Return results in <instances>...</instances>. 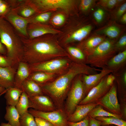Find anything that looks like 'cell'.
I'll list each match as a JSON object with an SVG mask.
<instances>
[{
    "mask_svg": "<svg viewBox=\"0 0 126 126\" xmlns=\"http://www.w3.org/2000/svg\"><path fill=\"white\" fill-rule=\"evenodd\" d=\"M100 69L72 62L68 70L50 82L39 85L44 94L49 97L57 109H63L65 101L73 80L80 74H95Z\"/></svg>",
    "mask_w": 126,
    "mask_h": 126,
    "instance_id": "cell-1",
    "label": "cell"
},
{
    "mask_svg": "<svg viewBox=\"0 0 126 126\" xmlns=\"http://www.w3.org/2000/svg\"><path fill=\"white\" fill-rule=\"evenodd\" d=\"M21 37L24 49L22 61L29 64L60 57H68L59 42L45 35L32 39Z\"/></svg>",
    "mask_w": 126,
    "mask_h": 126,
    "instance_id": "cell-2",
    "label": "cell"
},
{
    "mask_svg": "<svg viewBox=\"0 0 126 126\" xmlns=\"http://www.w3.org/2000/svg\"><path fill=\"white\" fill-rule=\"evenodd\" d=\"M0 39L7 50L6 56L17 68L22 61L24 49L21 36L6 20L0 18Z\"/></svg>",
    "mask_w": 126,
    "mask_h": 126,
    "instance_id": "cell-3",
    "label": "cell"
},
{
    "mask_svg": "<svg viewBox=\"0 0 126 126\" xmlns=\"http://www.w3.org/2000/svg\"><path fill=\"white\" fill-rule=\"evenodd\" d=\"M115 43L114 41L105 39L87 57V64L101 69L105 67L109 61L117 53L114 48Z\"/></svg>",
    "mask_w": 126,
    "mask_h": 126,
    "instance_id": "cell-4",
    "label": "cell"
},
{
    "mask_svg": "<svg viewBox=\"0 0 126 126\" xmlns=\"http://www.w3.org/2000/svg\"><path fill=\"white\" fill-rule=\"evenodd\" d=\"M72 63L68 57L64 56L29 65L31 73L42 71L60 75L68 70Z\"/></svg>",
    "mask_w": 126,
    "mask_h": 126,
    "instance_id": "cell-5",
    "label": "cell"
},
{
    "mask_svg": "<svg viewBox=\"0 0 126 126\" xmlns=\"http://www.w3.org/2000/svg\"><path fill=\"white\" fill-rule=\"evenodd\" d=\"M82 74L77 75L74 79L65 101L64 110L67 117L73 112L85 94Z\"/></svg>",
    "mask_w": 126,
    "mask_h": 126,
    "instance_id": "cell-6",
    "label": "cell"
},
{
    "mask_svg": "<svg viewBox=\"0 0 126 126\" xmlns=\"http://www.w3.org/2000/svg\"><path fill=\"white\" fill-rule=\"evenodd\" d=\"M25 2L37 13L58 8L68 11L72 7L74 3L73 0H26Z\"/></svg>",
    "mask_w": 126,
    "mask_h": 126,
    "instance_id": "cell-7",
    "label": "cell"
},
{
    "mask_svg": "<svg viewBox=\"0 0 126 126\" xmlns=\"http://www.w3.org/2000/svg\"><path fill=\"white\" fill-rule=\"evenodd\" d=\"M28 112L34 117L45 119L54 126H69L67 117L63 109H57L52 111L44 112L30 108Z\"/></svg>",
    "mask_w": 126,
    "mask_h": 126,
    "instance_id": "cell-8",
    "label": "cell"
},
{
    "mask_svg": "<svg viewBox=\"0 0 126 126\" xmlns=\"http://www.w3.org/2000/svg\"><path fill=\"white\" fill-rule=\"evenodd\" d=\"M29 107L44 112L52 111L57 109L51 98L47 96L41 94L28 97Z\"/></svg>",
    "mask_w": 126,
    "mask_h": 126,
    "instance_id": "cell-9",
    "label": "cell"
},
{
    "mask_svg": "<svg viewBox=\"0 0 126 126\" xmlns=\"http://www.w3.org/2000/svg\"><path fill=\"white\" fill-rule=\"evenodd\" d=\"M4 19L12 26L21 36L28 38L27 29L29 23L27 18L20 16L12 10Z\"/></svg>",
    "mask_w": 126,
    "mask_h": 126,
    "instance_id": "cell-10",
    "label": "cell"
},
{
    "mask_svg": "<svg viewBox=\"0 0 126 126\" xmlns=\"http://www.w3.org/2000/svg\"><path fill=\"white\" fill-rule=\"evenodd\" d=\"M107 76L103 78L97 85L89 91L86 96L82 99L78 105L90 103L105 94L108 91L111 87L107 86L106 84V80Z\"/></svg>",
    "mask_w": 126,
    "mask_h": 126,
    "instance_id": "cell-11",
    "label": "cell"
},
{
    "mask_svg": "<svg viewBox=\"0 0 126 126\" xmlns=\"http://www.w3.org/2000/svg\"><path fill=\"white\" fill-rule=\"evenodd\" d=\"M112 72L105 67L101 69L100 72L95 74L90 75L82 74V80L85 94H87L103 78Z\"/></svg>",
    "mask_w": 126,
    "mask_h": 126,
    "instance_id": "cell-12",
    "label": "cell"
},
{
    "mask_svg": "<svg viewBox=\"0 0 126 126\" xmlns=\"http://www.w3.org/2000/svg\"><path fill=\"white\" fill-rule=\"evenodd\" d=\"M117 89L113 84L108 91L101 100L102 104L105 107L115 113H119L120 106L117 96Z\"/></svg>",
    "mask_w": 126,
    "mask_h": 126,
    "instance_id": "cell-13",
    "label": "cell"
},
{
    "mask_svg": "<svg viewBox=\"0 0 126 126\" xmlns=\"http://www.w3.org/2000/svg\"><path fill=\"white\" fill-rule=\"evenodd\" d=\"M28 38L33 39L48 34H56L59 32L44 24L29 23L27 27Z\"/></svg>",
    "mask_w": 126,
    "mask_h": 126,
    "instance_id": "cell-14",
    "label": "cell"
},
{
    "mask_svg": "<svg viewBox=\"0 0 126 126\" xmlns=\"http://www.w3.org/2000/svg\"><path fill=\"white\" fill-rule=\"evenodd\" d=\"M92 28V26L91 24L81 27L73 32L69 36L59 43L63 46L76 42L79 43L84 40L90 32Z\"/></svg>",
    "mask_w": 126,
    "mask_h": 126,
    "instance_id": "cell-15",
    "label": "cell"
},
{
    "mask_svg": "<svg viewBox=\"0 0 126 126\" xmlns=\"http://www.w3.org/2000/svg\"><path fill=\"white\" fill-rule=\"evenodd\" d=\"M16 69L13 66H0V87L7 89L14 87V77Z\"/></svg>",
    "mask_w": 126,
    "mask_h": 126,
    "instance_id": "cell-16",
    "label": "cell"
},
{
    "mask_svg": "<svg viewBox=\"0 0 126 126\" xmlns=\"http://www.w3.org/2000/svg\"><path fill=\"white\" fill-rule=\"evenodd\" d=\"M98 105L97 104L90 103L77 105L73 112L67 117L68 121L76 122L82 120Z\"/></svg>",
    "mask_w": 126,
    "mask_h": 126,
    "instance_id": "cell-17",
    "label": "cell"
},
{
    "mask_svg": "<svg viewBox=\"0 0 126 126\" xmlns=\"http://www.w3.org/2000/svg\"><path fill=\"white\" fill-rule=\"evenodd\" d=\"M126 50L120 52L108 62L106 67L112 71V73L120 72L126 68Z\"/></svg>",
    "mask_w": 126,
    "mask_h": 126,
    "instance_id": "cell-18",
    "label": "cell"
},
{
    "mask_svg": "<svg viewBox=\"0 0 126 126\" xmlns=\"http://www.w3.org/2000/svg\"><path fill=\"white\" fill-rule=\"evenodd\" d=\"M105 39L103 37H92L79 42L76 46L83 52L87 57L96 47Z\"/></svg>",
    "mask_w": 126,
    "mask_h": 126,
    "instance_id": "cell-19",
    "label": "cell"
},
{
    "mask_svg": "<svg viewBox=\"0 0 126 126\" xmlns=\"http://www.w3.org/2000/svg\"><path fill=\"white\" fill-rule=\"evenodd\" d=\"M31 73L29 64L23 61L20 62L18 64L15 76L14 87L21 90L22 83L28 78Z\"/></svg>",
    "mask_w": 126,
    "mask_h": 126,
    "instance_id": "cell-20",
    "label": "cell"
},
{
    "mask_svg": "<svg viewBox=\"0 0 126 126\" xmlns=\"http://www.w3.org/2000/svg\"><path fill=\"white\" fill-rule=\"evenodd\" d=\"M63 46L68 54V57L72 62L79 64H87L86 57L79 48L71 45Z\"/></svg>",
    "mask_w": 126,
    "mask_h": 126,
    "instance_id": "cell-21",
    "label": "cell"
},
{
    "mask_svg": "<svg viewBox=\"0 0 126 126\" xmlns=\"http://www.w3.org/2000/svg\"><path fill=\"white\" fill-rule=\"evenodd\" d=\"M60 75L45 72L37 71L31 73L28 78L41 85L52 81Z\"/></svg>",
    "mask_w": 126,
    "mask_h": 126,
    "instance_id": "cell-22",
    "label": "cell"
},
{
    "mask_svg": "<svg viewBox=\"0 0 126 126\" xmlns=\"http://www.w3.org/2000/svg\"><path fill=\"white\" fill-rule=\"evenodd\" d=\"M21 89L28 97L44 94L40 86L28 78L23 82Z\"/></svg>",
    "mask_w": 126,
    "mask_h": 126,
    "instance_id": "cell-23",
    "label": "cell"
},
{
    "mask_svg": "<svg viewBox=\"0 0 126 126\" xmlns=\"http://www.w3.org/2000/svg\"><path fill=\"white\" fill-rule=\"evenodd\" d=\"M23 92L22 90L14 87L7 89L4 96L7 106L15 107Z\"/></svg>",
    "mask_w": 126,
    "mask_h": 126,
    "instance_id": "cell-24",
    "label": "cell"
},
{
    "mask_svg": "<svg viewBox=\"0 0 126 126\" xmlns=\"http://www.w3.org/2000/svg\"><path fill=\"white\" fill-rule=\"evenodd\" d=\"M5 119L13 126H20L19 119L20 115L15 106H6Z\"/></svg>",
    "mask_w": 126,
    "mask_h": 126,
    "instance_id": "cell-25",
    "label": "cell"
},
{
    "mask_svg": "<svg viewBox=\"0 0 126 126\" xmlns=\"http://www.w3.org/2000/svg\"><path fill=\"white\" fill-rule=\"evenodd\" d=\"M18 15L25 18H29L37 13L35 10L26 3L25 0L19 5L13 9Z\"/></svg>",
    "mask_w": 126,
    "mask_h": 126,
    "instance_id": "cell-26",
    "label": "cell"
},
{
    "mask_svg": "<svg viewBox=\"0 0 126 126\" xmlns=\"http://www.w3.org/2000/svg\"><path fill=\"white\" fill-rule=\"evenodd\" d=\"M15 107L20 115L28 112V97L24 92L23 91Z\"/></svg>",
    "mask_w": 126,
    "mask_h": 126,
    "instance_id": "cell-27",
    "label": "cell"
},
{
    "mask_svg": "<svg viewBox=\"0 0 126 126\" xmlns=\"http://www.w3.org/2000/svg\"><path fill=\"white\" fill-rule=\"evenodd\" d=\"M96 119L101 121V125H114L117 126H126V122L120 118L113 117H99Z\"/></svg>",
    "mask_w": 126,
    "mask_h": 126,
    "instance_id": "cell-28",
    "label": "cell"
},
{
    "mask_svg": "<svg viewBox=\"0 0 126 126\" xmlns=\"http://www.w3.org/2000/svg\"><path fill=\"white\" fill-rule=\"evenodd\" d=\"M51 15V13L50 12L36 13L31 17L27 18L29 23L44 24L49 21Z\"/></svg>",
    "mask_w": 126,
    "mask_h": 126,
    "instance_id": "cell-29",
    "label": "cell"
},
{
    "mask_svg": "<svg viewBox=\"0 0 126 126\" xmlns=\"http://www.w3.org/2000/svg\"><path fill=\"white\" fill-rule=\"evenodd\" d=\"M90 117L94 118L99 117H113L120 118L118 115L108 112L104 110L101 106L96 107L89 113Z\"/></svg>",
    "mask_w": 126,
    "mask_h": 126,
    "instance_id": "cell-30",
    "label": "cell"
},
{
    "mask_svg": "<svg viewBox=\"0 0 126 126\" xmlns=\"http://www.w3.org/2000/svg\"><path fill=\"white\" fill-rule=\"evenodd\" d=\"M20 126H37L35 117L28 112L20 115Z\"/></svg>",
    "mask_w": 126,
    "mask_h": 126,
    "instance_id": "cell-31",
    "label": "cell"
},
{
    "mask_svg": "<svg viewBox=\"0 0 126 126\" xmlns=\"http://www.w3.org/2000/svg\"><path fill=\"white\" fill-rule=\"evenodd\" d=\"M13 9L10 0H0V18H4Z\"/></svg>",
    "mask_w": 126,
    "mask_h": 126,
    "instance_id": "cell-32",
    "label": "cell"
},
{
    "mask_svg": "<svg viewBox=\"0 0 126 126\" xmlns=\"http://www.w3.org/2000/svg\"><path fill=\"white\" fill-rule=\"evenodd\" d=\"M102 33L112 38H116L119 35L120 30L117 27L111 25L104 29L102 31Z\"/></svg>",
    "mask_w": 126,
    "mask_h": 126,
    "instance_id": "cell-33",
    "label": "cell"
},
{
    "mask_svg": "<svg viewBox=\"0 0 126 126\" xmlns=\"http://www.w3.org/2000/svg\"><path fill=\"white\" fill-rule=\"evenodd\" d=\"M123 1V0H100L98 3L103 7L112 9L119 5Z\"/></svg>",
    "mask_w": 126,
    "mask_h": 126,
    "instance_id": "cell-34",
    "label": "cell"
},
{
    "mask_svg": "<svg viewBox=\"0 0 126 126\" xmlns=\"http://www.w3.org/2000/svg\"><path fill=\"white\" fill-rule=\"evenodd\" d=\"M126 35L122 36L116 43L114 44V48L117 53L126 49Z\"/></svg>",
    "mask_w": 126,
    "mask_h": 126,
    "instance_id": "cell-35",
    "label": "cell"
},
{
    "mask_svg": "<svg viewBox=\"0 0 126 126\" xmlns=\"http://www.w3.org/2000/svg\"><path fill=\"white\" fill-rule=\"evenodd\" d=\"M95 2V0H81L80 4V10L84 12L88 11L92 8Z\"/></svg>",
    "mask_w": 126,
    "mask_h": 126,
    "instance_id": "cell-36",
    "label": "cell"
},
{
    "mask_svg": "<svg viewBox=\"0 0 126 126\" xmlns=\"http://www.w3.org/2000/svg\"><path fill=\"white\" fill-rule=\"evenodd\" d=\"M65 18L64 16L61 14H58L55 15L52 18V22L56 26L62 25L65 21Z\"/></svg>",
    "mask_w": 126,
    "mask_h": 126,
    "instance_id": "cell-37",
    "label": "cell"
},
{
    "mask_svg": "<svg viewBox=\"0 0 126 126\" xmlns=\"http://www.w3.org/2000/svg\"><path fill=\"white\" fill-rule=\"evenodd\" d=\"M10 66L15 67L12 61L6 56L0 55V66L5 67Z\"/></svg>",
    "mask_w": 126,
    "mask_h": 126,
    "instance_id": "cell-38",
    "label": "cell"
},
{
    "mask_svg": "<svg viewBox=\"0 0 126 126\" xmlns=\"http://www.w3.org/2000/svg\"><path fill=\"white\" fill-rule=\"evenodd\" d=\"M104 15V10L102 8H98L94 12L93 17L97 22L100 23L102 21Z\"/></svg>",
    "mask_w": 126,
    "mask_h": 126,
    "instance_id": "cell-39",
    "label": "cell"
},
{
    "mask_svg": "<svg viewBox=\"0 0 126 126\" xmlns=\"http://www.w3.org/2000/svg\"><path fill=\"white\" fill-rule=\"evenodd\" d=\"M89 118L87 116L82 120L76 122H68L69 126H89Z\"/></svg>",
    "mask_w": 126,
    "mask_h": 126,
    "instance_id": "cell-40",
    "label": "cell"
},
{
    "mask_svg": "<svg viewBox=\"0 0 126 126\" xmlns=\"http://www.w3.org/2000/svg\"><path fill=\"white\" fill-rule=\"evenodd\" d=\"M35 119L37 126H54L51 122L43 119L35 117Z\"/></svg>",
    "mask_w": 126,
    "mask_h": 126,
    "instance_id": "cell-41",
    "label": "cell"
},
{
    "mask_svg": "<svg viewBox=\"0 0 126 126\" xmlns=\"http://www.w3.org/2000/svg\"><path fill=\"white\" fill-rule=\"evenodd\" d=\"M126 10V3L122 4L119 7L116 13V16L117 18L122 17L125 13Z\"/></svg>",
    "mask_w": 126,
    "mask_h": 126,
    "instance_id": "cell-42",
    "label": "cell"
},
{
    "mask_svg": "<svg viewBox=\"0 0 126 126\" xmlns=\"http://www.w3.org/2000/svg\"><path fill=\"white\" fill-rule=\"evenodd\" d=\"M115 79V76L112 73L107 75L106 80V84L107 85L111 87L113 84Z\"/></svg>",
    "mask_w": 126,
    "mask_h": 126,
    "instance_id": "cell-43",
    "label": "cell"
},
{
    "mask_svg": "<svg viewBox=\"0 0 126 126\" xmlns=\"http://www.w3.org/2000/svg\"><path fill=\"white\" fill-rule=\"evenodd\" d=\"M101 125L100 121L95 118L90 117L89 119V126H100Z\"/></svg>",
    "mask_w": 126,
    "mask_h": 126,
    "instance_id": "cell-44",
    "label": "cell"
},
{
    "mask_svg": "<svg viewBox=\"0 0 126 126\" xmlns=\"http://www.w3.org/2000/svg\"><path fill=\"white\" fill-rule=\"evenodd\" d=\"M7 52L6 49L0 39V55L6 56Z\"/></svg>",
    "mask_w": 126,
    "mask_h": 126,
    "instance_id": "cell-45",
    "label": "cell"
},
{
    "mask_svg": "<svg viewBox=\"0 0 126 126\" xmlns=\"http://www.w3.org/2000/svg\"><path fill=\"white\" fill-rule=\"evenodd\" d=\"M121 21L123 23L126 24V14L125 13L121 17Z\"/></svg>",
    "mask_w": 126,
    "mask_h": 126,
    "instance_id": "cell-46",
    "label": "cell"
},
{
    "mask_svg": "<svg viewBox=\"0 0 126 126\" xmlns=\"http://www.w3.org/2000/svg\"><path fill=\"white\" fill-rule=\"evenodd\" d=\"M0 126H13L8 123H6L5 122H2Z\"/></svg>",
    "mask_w": 126,
    "mask_h": 126,
    "instance_id": "cell-47",
    "label": "cell"
},
{
    "mask_svg": "<svg viewBox=\"0 0 126 126\" xmlns=\"http://www.w3.org/2000/svg\"><path fill=\"white\" fill-rule=\"evenodd\" d=\"M6 90V89L4 88L0 87V94L4 92Z\"/></svg>",
    "mask_w": 126,
    "mask_h": 126,
    "instance_id": "cell-48",
    "label": "cell"
},
{
    "mask_svg": "<svg viewBox=\"0 0 126 126\" xmlns=\"http://www.w3.org/2000/svg\"><path fill=\"white\" fill-rule=\"evenodd\" d=\"M7 89H6V90L5 91H4V92L2 93H1V94H0V97L3 94H5L6 92V91H7Z\"/></svg>",
    "mask_w": 126,
    "mask_h": 126,
    "instance_id": "cell-49",
    "label": "cell"
},
{
    "mask_svg": "<svg viewBox=\"0 0 126 126\" xmlns=\"http://www.w3.org/2000/svg\"><path fill=\"white\" fill-rule=\"evenodd\" d=\"M104 126H110L109 125H106Z\"/></svg>",
    "mask_w": 126,
    "mask_h": 126,
    "instance_id": "cell-50",
    "label": "cell"
},
{
    "mask_svg": "<svg viewBox=\"0 0 126 126\" xmlns=\"http://www.w3.org/2000/svg\"><path fill=\"white\" fill-rule=\"evenodd\" d=\"M112 126H115L114 125H112Z\"/></svg>",
    "mask_w": 126,
    "mask_h": 126,
    "instance_id": "cell-51",
    "label": "cell"
}]
</instances>
